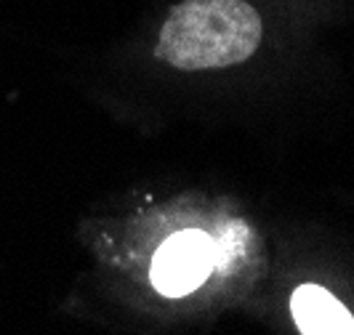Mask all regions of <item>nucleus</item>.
Returning <instances> with one entry per match:
<instances>
[{"label": "nucleus", "instance_id": "obj_2", "mask_svg": "<svg viewBox=\"0 0 354 335\" xmlns=\"http://www.w3.org/2000/svg\"><path fill=\"white\" fill-rule=\"evenodd\" d=\"M216 266V242L205 231L187 229L168 237L152 261V285L168 298H181L208 280Z\"/></svg>", "mask_w": 354, "mask_h": 335}, {"label": "nucleus", "instance_id": "obj_1", "mask_svg": "<svg viewBox=\"0 0 354 335\" xmlns=\"http://www.w3.org/2000/svg\"><path fill=\"white\" fill-rule=\"evenodd\" d=\"M261 30L248 0H184L160 30L158 56L184 72L234 67L256 53Z\"/></svg>", "mask_w": 354, "mask_h": 335}, {"label": "nucleus", "instance_id": "obj_3", "mask_svg": "<svg viewBox=\"0 0 354 335\" xmlns=\"http://www.w3.org/2000/svg\"><path fill=\"white\" fill-rule=\"evenodd\" d=\"M290 312L301 335H354V317L319 285H301L290 298Z\"/></svg>", "mask_w": 354, "mask_h": 335}]
</instances>
